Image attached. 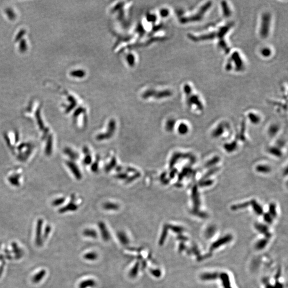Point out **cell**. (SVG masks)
I'll use <instances>...</instances> for the list:
<instances>
[{
	"label": "cell",
	"instance_id": "d4e9b609",
	"mask_svg": "<svg viewBox=\"0 0 288 288\" xmlns=\"http://www.w3.org/2000/svg\"><path fill=\"white\" fill-rule=\"evenodd\" d=\"M264 220L266 222V223H268L269 224L272 223V221H273L272 217L269 213L265 214L264 215Z\"/></svg>",
	"mask_w": 288,
	"mask_h": 288
},
{
	"label": "cell",
	"instance_id": "603a6c76",
	"mask_svg": "<svg viewBox=\"0 0 288 288\" xmlns=\"http://www.w3.org/2000/svg\"><path fill=\"white\" fill-rule=\"evenodd\" d=\"M77 206L75 204L73 203H69L68 204V205L66 207H64L61 210V212H65V211H68V210H74L77 209Z\"/></svg>",
	"mask_w": 288,
	"mask_h": 288
},
{
	"label": "cell",
	"instance_id": "7c38bea8",
	"mask_svg": "<svg viewBox=\"0 0 288 288\" xmlns=\"http://www.w3.org/2000/svg\"><path fill=\"white\" fill-rule=\"evenodd\" d=\"M219 276L217 273H204L201 275V279L203 281L214 280L217 279Z\"/></svg>",
	"mask_w": 288,
	"mask_h": 288
},
{
	"label": "cell",
	"instance_id": "4dcf8cb0",
	"mask_svg": "<svg viewBox=\"0 0 288 288\" xmlns=\"http://www.w3.org/2000/svg\"><path fill=\"white\" fill-rule=\"evenodd\" d=\"M50 232V227L48 226L46 227V233L44 234V237L46 238L48 236V234H49Z\"/></svg>",
	"mask_w": 288,
	"mask_h": 288
},
{
	"label": "cell",
	"instance_id": "d590c367",
	"mask_svg": "<svg viewBox=\"0 0 288 288\" xmlns=\"http://www.w3.org/2000/svg\"><path fill=\"white\" fill-rule=\"evenodd\" d=\"M230 288V287H228V288Z\"/></svg>",
	"mask_w": 288,
	"mask_h": 288
},
{
	"label": "cell",
	"instance_id": "1f68e13d",
	"mask_svg": "<svg viewBox=\"0 0 288 288\" xmlns=\"http://www.w3.org/2000/svg\"><path fill=\"white\" fill-rule=\"evenodd\" d=\"M275 288H283V285L282 284L279 283V282H277L276 283V285L275 286Z\"/></svg>",
	"mask_w": 288,
	"mask_h": 288
},
{
	"label": "cell",
	"instance_id": "8992f818",
	"mask_svg": "<svg viewBox=\"0 0 288 288\" xmlns=\"http://www.w3.org/2000/svg\"><path fill=\"white\" fill-rule=\"evenodd\" d=\"M233 238L232 235L228 234L224 236L222 238H219V240H217L215 242H213L210 248V252H212L213 250L218 248L219 246H223L224 244H227L232 241Z\"/></svg>",
	"mask_w": 288,
	"mask_h": 288
},
{
	"label": "cell",
	"instance_id": "8fae6325",
	"mask_svg": "<svg viewBox=\"0 0 288 288\" xmlns=\"http://www.w3.org/2000/svg\"><path fill=\"white\" fill-rule=\"evenodd\" d=\"M259 53L262 57L269 58L272 56L273 50L269 46H263L259 50Z\"/></svg>",
	"mask_w": 288,
	"mask_h": 288
},
{
	"label": "cell",
	"instance_id": "2e32d148",
	"mask_svg": "<svg viewBox=\"0 0 288 288\" xmlns=\"http://www.w3.org/2000/svg\"><path fill=\"white\" fill-rule=\"evenodd\" d=\"M248 117L251 122L254 123H259L260 120V117L254 113H250L248 114Z\"/></svg>",
	"mask_w": 288,
	"mask_h": 288
},
{
	"label": "cell",
	"instance_id": "3957f363",
	"mask_svg": "<svg viewBox=\"0 0 288 288\" xmlns=\"http://www.w3.org/2000/svg\"><path fill=\"white\" fill-rule=\"evenodd\" d=\"M183 92L184 93L186 103L190 108H196L199 110L203 109V104L201 98L198 94L194 92L192 85L185 83L183 86Z\"/></svg>",
	"mask_w": 288,
	"mask_h": 288
},
{
	"label": "cell",
	"instance_id": "e575fe53",
	"mask_svg": "<svg viewBox=\"0 0 288 288\" xmlns=\"http://www.w3.org/2000/svg\"><path fill=\"white\" fill-rule=\"evenodd\" d=\"M185 249V246L184 244H181V246H180V249L181 251H183Z\"/></svg>",
	"mask_w": 288,
	"mask_h": 288
},
{
	"label": "cell",
	"instance_id": "83f0119b",
	"mask_svg": "<svg viewBox=\"0 0 288 288\" xmlns=\"http://www.w3.org/2000/svg\"><path fill=\"white\" fill-rule=\"evenodd\" d=\"M258 170H259V171H261V172H265V173H267L268 171H269V168H268L267 167H266V166H260L259 167H258Z\"/></svg>",
	"mask_w": 288,
	"mask_h": 288
},
{
	"label": "cell",
	"instance_id": "d6a6232c",
	"mask_svg": "<svg viewBox=\"0 0 288 288\" xmlns=\"http://www.w3.org/2000/svg\"><path fill=\"white\" fill-rule=\"evenodd\" d=\"M280 275H281V271L280 270H279V272H277V274L275 275V279H277L279 278V277H280Z\"/></svg>",
	"mask_w": 288,
	"mask_h": 288
},
{
	"label": "cell",
	"instance_id": "4fadbf2b",
	"mask_svg": "<svg viewBox=\"0 0 288 288\" xmlns=\"http://www.w3.org/2000/svg\"><path fill=\"white\" fill-rule=\"evenodd\" d=\"M219 277L223 282V285L225 288L230 287V277L227 273H222L219 274Z\"/></svg>",
	"mask_w": 288,
	"mask_h": 288
},
{
	"label": "cell",
	"instance_id": "7402d4cb",
	"mask_svg": "<svg viewBox=\"0 0 288 288\" xmlns=\"http://www.w3.org/2000/svg\"><path fill=\"white\" fill-rule=\"evenodd\" d=\"M160 15L162 18H167L170 15V10L168 8H163L160 10Z\"/></svg>",
	"mask_w": 288,
	"mask_h": 288
},
{
	"label": "cell",
	"instance_id": "ffe728a7",
	"mask_svg": "<svg viewBox=\"0 0 288 288\" xmlns=\"http://www.w3.org/2000/svg\"><path fill=\"white\" fill-rule=\"evenodd\" d=\"M252 205H253V207H254V210L257 214L259 215L262 214L263 211H262V209L261 207L259 204H258L255 202H254L252 203Z\"/></svg>",
	"mask_w": 288,
	"mask_h": 288
},
{
	"label": "cell",
	"instance_id": "f1b7e54d",
	"mask_svg": "<svg viewBox=\"0 0 288 288\" xmlns=\"http://www.w3.org/2000/svg\"><path fill=\"white\" fill-rule=\"evenodd\" d=\"M192 251L193 253H194V254H195V255H197V256L198 254H200V252H199V250H198V248H197V246H193V247H192Z\"/></svg>",
	"mask_w": 288,
	"mask_h": 288
},
{
	"label": "cell",
	"instance_id": "5bb4252c",
	"mask_svg": "<svg viewBox=\"0 0 288 288\" xmlns=\"http://www.w3.org/2000/svg\"><path fill=\"white\" fill-rule=\"evenodd\" d=\"M46 271L42 270L41 271L39 272L37 274H36L35 275H34V277H33V280H32L33 282L35 283H38V282H40V281L42 280L43 278L46 275Z\"/></svg>",
	"mask_w": 288,
	"mask_h": 288
},
{
	"label": "cell",
	"instance_id": "4316f807",
	"mask_svg": "<svg viewBox=\"0 0 288 288\" xmlns=\"http://www.w3.org/2000/svg\"><path fill=\"white\" fill-rule=\"evenodd\" d=\"M64 202V199L60 198L59 199L55 200L52 204H53V205H54L57 206V205H59L62 203Z\"/></svg>",
	"mask_w": 288,
	"mask_h": 288
},
{
	"label": "cell",
	"instance_id": "ba28073f",
	"mask_svg": "<svg viewBox=\"0 0 288 288\" xmlns=\"http://www.w3.org/2000/svg\"><path fill=\"white\" fill-rule=\"evenodd\" d=\"M255 227H256V228L257 229V230L258 232H259L260 233H261L262 234H264L265 235L266 238L269 239V238H270L271 237L272 235L269 232L268 227L266 226V225H265L260 224H256Z\"/></svg>",
	"mask_w": 288,
	"mask_h": 288
},
{
	"label": "cell",
	"instance_id": "484cf974",
	"mask_svg": "<svg viewBox=\"0 0 288 288\" xmlns=\"http://www.w3.org/2000/svg\"><path fill=\"white\" fill-rule=\"evenodd\" d=\"M105 207L106 209H110L111 207V209L112 208H113V209H117V205L116 204H115L107 203L105 204Z\"/></svg>",
	"mask_w": 288,
	"mask_h": 288
},
{
	"label": "cell",
	"instance_id": "ac0fdd59",
	"mask_svg": "<svg viewBox=\"0 0 288 288\" xmlns=\"http://www.w3.org/2000/svg\"><path fill=\"white\" fill-rule=\"evenodd\" d=\"M52 138L50 137L48 139V142H47V144H46V154L47 155H50L51 153V150H52Z\"/></svg>",
	"mask_w": 288,
	"mask_h": 288
},
{
	"label": "cell",
	"instance_id": "277c9868",
	"mask_svg": "<svg viewBox=\"0 0 288 288\" xmlns=\"http://www.w3.org/2000/svg\"><path fill=\"white\" fill-rule=\"evenodd\" d=\"M225 69L228 72L233 70L241 72L246 69V63L238 51H233L228 58L225 65Z\"/></svg>",
	"mask_w": 288,
	"mask_h": 288
},
{
	"label": "cell",
	"instance_id": "f546056e",
	"mask_svg": "<svg viewBox=\"0 0 288 288\" xmlns=\"http://www.w3.org/2000/svg\"><path fill=\"white\" fill-rule=\"evenodd\" d=\"M211 254H205L203 256H199L198 257V258H197V260H199V261L200 260H203L204 259H207V258H208L210 257H211Z\"/></svg>",
	"mask_w": 288,
	"mask_h": 288
},
{
	"label": "cell",
	"instance_id": "e0dca14e",
	"mask_svg": "<svg viewBox=\"0 0 288 288\" xmlns=\"http://www.w3.org/2000/svg\"><path fill=\"white\" fill-rule=\"evenodd\" d=\"M72 75L74 77H85V72L83 70H74L71 73Z\"/></svg>",
	"mask_w": 288,
	"mask_h": 288
},
{
	"label": "cell",
	"instance_id": "44dd1931",
	"mask_svg": "<svg viewBox=\"0 0 288 288\" xmlns=\"http://www.w3.org/2000/svg\"><path fill=\"white\" fill-rule=\"evenodd\" d=\"M65 152L66 154H67L69 157L73 158V159H77V154L75 152H74L70 148H66L65 150Z\"/></svg>",
	"mask_w": 288,
	"mask_h": 288
},
{
	"label": "cell",
	"instance_id": "cb8c5ba5",
	"mask_svg": "<svg viewBox=\"0 0 288 288\" xmlns=\"http://www.w3.org/2000/svg\"><path fill=\"white\" fill-rule=\"evenodd\" d=\"M269 211H270V215H271V216L272 217H275L276 215H277V212H276V210H275V206L274 205H271L270 207H269Z\"/></svg>",
	"mask_w": 288,
	"mask_h": 288
},
{
	"label": "cell",
	"instance_id": "d6986e66",
	"mask_svg": "<svg viewBox=\"0 0 288 288\" xmlns=\"http://www.w3.org/2000/svg\"><path fill=\"white\" fill-rule=\"evenodd\" d=\"M188 128L185 123H181L178 127V131L181 134H185L188 131Z\"/></svg>",
	"mask_w": 288,
	"mask_h": 288
},
{
	"label": "cell",
	"instance_id": "9c48e42d",
	"mask_svg": "<svg viewBox=\"0 0 288 288\" xmlns=\"http://www.w3.org/2000/svg\"><path fill=\"white\" fill-rule=\"evenodd\" d=\"M43 220L42 219L38 220L37 225L36 228V243L38 246H41L42 242L41 239L42 228Z\"/></svg>",
	"mask_w": 288,
	"mask_h": 288
},
{
	"label": "cell",
	"instance_id": "6da1fadb",
	"mask_svg": "<svg viewBox=\"0 0 288 288\" xmlns=\"http://www.w3.org/2000/svg\"><path fill=\"white\" fill-rule=\"evenodd\" d=\"M233 26V23L229 22L219 27L215 31H211L207 33L201 35L188 34V38L190 40L194 42L217 40L219 48L223 50L225 54H229L230 53V48L229 46H228L225 38L227 34Z\"/></svg>",
	"mask_w": 288,
	"mask_h": 288
},
{
	"label": "cell",
	"instance_id": "52a82bcc",
	"mask_svg": "<svg viewBox=\"0 0 288 288\" xmlns=\"http://www.w3.org/2000/svg\"><path fill=\"white\" fill-rule=\"evenodd\" d=\"M221 7H222V13L225 17L228 18L232 15V9L226 1L222 2Z\"/></svg>",
	"mask_w": 288,
	"mask_h": 288
},
{
	"label": "cell",
	"instance_id": "7a4b0ae2",
	"mask_svg": "<svg viewBox=\"0 0 288 288\" xmlns=\"http://www.w3.org/2000/svg\"><path fill=\"white\" fill-rule=\"evenodd\" d=\"M212 2L208 1L202 4L194 13L188 15H181L179 17V22L182 24L195 23L203 19L207 13L212 6Z\"/></svg>",
	"mask_w": 288,
	"mask_h": 288
},
{
	"label": "cell",
	"instance_id": "30bf717a",
	"mask_svg": "<svg viewBox=\"0 0 288 288\" xmlns=\"http://www.w3.org/2000/svg\"><path fill=\"white\" fill-rule=\"evenodd\" d=\"M67 165H68V167L69 168L70 170H71L72 172L73 173L74 176L76 177L77 179H80L82 176L81 173L80 171V170L77 167V165L75 164H74L72 162H67Z\"/></svg>",
	"mask_w": 288,
	"mask_h": 288
},
{
	"label": "cell",
	"instance_id": "5b68a950",
	"mask_svg": "<svg viewBox=\"0 0 288 288\" xmlns=\"http://www.w3.org/2000/svg\"><path fill=\"white\" fill-rule=\"evenodd\" d=\"M272 16L270 12L265 11L261 13L259 27V35L262 39L267 38L270 35Z\"/></svg>",
	"mask_w": 288,
	"mask_h": 288
},
{
	"label": "cell",
	"instance_id": "9a60e30c",
	"mask_svg": "<svg viewBox=\"0 0 288 288\" xmlns=\"http://www.w3.org/2000/svg\"><path fill=\"white\" fill-rule=\"evenodd\" d=\"M267 243H268V239L267 238L261 239L257 242V243L256 244V248L257 250L263 249L267 244Z\"/></svg>",
	"mask_w": 288,
	"mask_h": 288
},
{
	"label": "cell",
	"instance_id": "836d02e7",
	"mask_svg": "<svg viewBox=\"0 0 288 288\" xmlns=\"http://www.w3.org/2000/svg\"><path fill=\"white\" fill-rule=\"evenodd\" d=\"M266 288H275V287H274V286H273V285H271V284H269V283H267V284H266Z\"/></svg>",
	"mask_w": 288,
	"mask_h": 288
}]
</instances>
